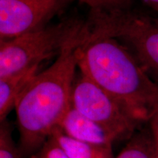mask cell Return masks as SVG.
I'll list each match as a JSON object with an SVG mask.
<instances>
[{
  "label": "cell",
  "mask_w": 158,
  "mask_h": 158,
  "mask_svg": "<svg viewBox=\"0 0 158 158\" xmlns=\"http://www.w3.org/2000/svg\"><path fill=\"white\" fill-rule=\"evenodd\" d=\"M78 68L110 95L148 121L158 100V84L130 51L113 38L84 41Z\"/></svg>",
  "instance_id": "cell-2"
},
{
  "label": "cell",
  "mask_w": 158,
  "mask_h": 158,
  "mask_svg": "<svg viewBox=\"0 0 158 158\" xmlns=\"http://www.w3.org/2000/svg\"><path fill=\"white\" fill-rule=\"evenodd\" d=\"M143 4L152 10L156 15H158V0H141Z\"/></svg>",
  "instance_id": "cell-15"
},
{
  "label": "cell",
  "mask_w": 158,
  "mask_h": 158,
  "mask_svg": "<svg viewBox=\"0 0 158 158\" xmlns=\"http://www.w3.org/2000/svg\"><path fill=\"white\" fill-rule=\"evenodd\" d=\"M115 158H157L155 137L148 122L126 142Z\"/></svg>",
  "instance_id": "cell-10"
},
{
  "label": "cell",
  "mask_w": 158,
  "mask_h": 158,
  "mask_svg": "<svg viewBox=\"0 0 158 158\" xmlns=\"http://www.w3.org/2000/svg\"><path fill=\"white\" fill-rule=\"evenodd\" d=\"M13 126L5 119L0 122V158H23L13 138Z\"/></svg>",
  "instance_id": "cell-11"
},
{
  "label": "cell",
  "mask_w": 158,
  "mask_h": 158,
  "mask_svg": "<svg viewBox=\"0 0 158 158\" xmlns=\"http://www.w3.org/2000/svg\"><path fill=\"white\" fill-rule=\"evenodd\" d=\"M72 106L112 134L127 142L147 120L110 95L80 71L73 86Z\"/></svg>",
  "instance_id": "cell-5"
},
{
  "label": "cell",
  "mask_w": 158,
  "mask_h": 158,
  "mask_svg": "<svg viewBox=\"0 0 158 158\" xmlns=\"http://www.w3.org/2000/svg\"><path fill=\"white\" fill-rule=\"evenodd\" d=\"M73 139L98 145H112L115 137L71 106L58 126Z\"/></svg>",
  "instance_id": "cell-7"
},
{
  "label": "cell",
  "mask_w": 158,
  "mask_h": 158,
  "mask_svg": "<svg viewBox=\"0 0 158 158\" xmlns=\"http://www.w3.org/2000/svg\"><path fill=\"white\" fill-rule=\"evenodd\" d=\"M89 7L90 10H112L130 8L133 0H77Z\"/></svg>",
  "instance_id": "cell-13"
},
{
  "label": "cell",
  "mask_w": 158,
  "mask_h": 158,
  "mask_svg": "<svg viewBox=\"0 0 158 158\" xmlns=\"http://www.w3.org/2000/svg\"><path fill=\"white\" fill-rule=\"evenodd\" d=\"M113 38L133 54L158 84V15L131 7L90 10L85 21L84 40Z\"/></svg>",
  "instance_id": "cell-3"
},
{
  "label": "cell",
  "mask_w": 158,
  "mask_h": 158,
  "mask_svg": "<svg viewBox=\"0 0 158 158\" xmlns=\"http://www.w3.org/2000/svg\"><path fill=\"white\" fill-rule=\"evenodd\" d=\"M148 123L151 127L154 137H155L158 158V100L155 102L150 110Z\"/></svg>",
  "instance_id": "cell-14"
},
{
  "label": "cell",
  "mask_w": 158,
  "mask_h": 158,
  "mask_svg": "<svg viewBox=\"0 0 158 158\" xmlns=\"http://www.w3.org/2000/svg\"><path fill=\"white\" fill-rule=\"evenodd\" d=\"M83 30L62 49L55 62L34 77L18 98V145L23 158H30L42 147L72 106Z\"/></svg>",
  "instance_id": "cell-1"
},
{
  "label": "cell",
  "mask_w": 158,
  "mask_h": 158,
  "mask_svg": "<svg viewBox=\"0 0 158 158\" xmlns=\"http://www.w3.org/2000/svg\"><path fill=\"white\" fill-rule=\"evenodd\" d=\"M70 158H115L112 145H98L73 139L59 127L51 134Z\"/></svg>",
  "instance_id": "cell-9"
},
{
  "label": "cell",
  "mask_w": 158,
  "mask_h": 158,
  "mask_svg": "<svg viewBox=\"0 0 158 158\" xmlns=\"http://www.w3.org/2000/svg\"><path fill=\"white\" fill-rule=\"evenodd\" d=\"M85 21L76 18L62 20L9 40H0V78L40 65L62 49L82 31Z\"/></svg>",
  "instance_id": "cell-4"
},
{
  "label": "cell",
  "mask_w": 158,
  "mask_h": 158,
  "mask_svg": "<svg viewBox=\"0 0 158 158\" xmlns=\"http://www.w3.org/2000/svg\"><path fill=\"white\" fill-rule=\"evenodd\" d=\"M40 65L0 78V122L15 108L18 98L34 77L38 73Z\"/></svg>",
  "instance_id": "cell-8"
},
{
  "label": "cell",
  "mask_w": 158,
  "mask_h": 158,
  "mask_svg": "<svg viewBox=\"0 0 158 158\" xmlns=\"http://www.w3.org/2000/svg\"><path fill=\"white\" fill-rule=\"evenodd\" d=\"M30 158H70L53 136L50 135Z\"/></svg>",
  "instance_id": "cell-12"
},
{
  "label": "cell",
  "mask_w": 158,
  "mask_h": 158,
  "mask_svg": "<svg viewBox=\"0 0 158 158\" xmlns=\"http://www.w3.org/2000/svg\"><path fill=\"white\" fill-rule=\"evenodd\" d=\"M72 0H0V40L47 27Z\"/></svg>",
  "instance_id": "cell-6"
}]
</instances>
